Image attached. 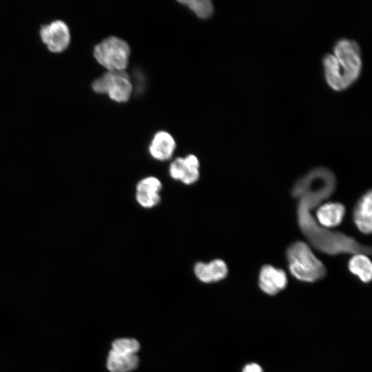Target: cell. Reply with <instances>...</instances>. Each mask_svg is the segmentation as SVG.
Wrapping results in <instances>:
<instances>
[{
  "mask_svg": "<svg viewBox=\"0 0 372 372\" xmlns=\"http://www.w3.org/2000/svg\"><path fill=\"white\" fill-rule=\"evenodd\" d=\"M327 83L335 90H342L351 85L359 76L362 61L360 48L356 41L348 39L338 41L333 54L323 59Z\"/></svg>",
  "mask_w": 372,
  "mask_h": 372,
  "instance_id": "1",
  "label": "cell"
},
{
  "mask_svg": "<svg viewBox=\"0 0 372 372\" xmlns=\"http://www.w3.org/2000/svg\"><path fill=\"white\" fill-rule=\"evenodd\" d=\"M286 259L291 274L298 280L313 282L326 275L324 264L303 241L297 240L289 245L286 250Z\"/></svg>",
  "mask_w": 372,
  "mask_h": 372,
  "instance_id": "2",
  "label": "cell"
},
{
  "mask_svg": "<svg viewBox=\"0 0 372 372\" xmlns=\"http://www.w3.org/2000/svg\"><path fill=\"white\" fill-rule=\"evenodd\" d=\"M130 54L128 43L114 36L105 38L94 48L96 60L107 71H125Z\"/></svg>",
  "mask_w": 372,
  "mask_h": 372,
  "instance_id": "3",
  "label": "cell"
},
{
  "mask_svg": "<svg viewBox=\"0 0 372 372\" xmlns=\"http://www.w3.org/2000/svg\"><path fill=\"white\" fill-rule=\"evenodd\" d=\"M97 93L106 94L118 103L126 102L132 92V84L125 71H107L95 79L92 85Z\"/></svg>",
  "mask_w": 372,
  "mask_h": 372,
  "instance_id": "4",
  "label": "cell"
},
{
  "mask_svg": "<svg viewBox=\"0 0 372 372\" xmlns=\"http://www.w3.org/2000/svg\"><path fill=\"white\" fill-rule=\"evenodd\" d=\"M40 34L48 49L54 52L65 50L70 40L68 26L61 20H56L41 27Z\"/></svg>",
  "mask_w": 372,
  "mask_h": 372,
  "instance_id": "5",
  "label": "cell"
},
{
  "mask_svg": "<svg viewBox=\"0 0 372 372\" xmlns=\"http://www.w3.org/2000/svg\"><path fill=\"white\" fill-rule=\"evenodd\" d=\"M258 285L265 293L273 296L283 290L287 285L285 271L271 265H263L259 272Z\"/></svg>",
  "mask_w": 372,
  "mask_h": 372,
  "instance_id": "6",
  "label": "cell"
},
{
  "mask_svg": "<svg viewBox=\"0 0 372 372\" xmlns=\"http://www.w3.org/2000/svg\"><path fill=\"white\" fill-rule=\"evenodd\" d=\"M372 192L366 191L358 200L353 211V222L358 229L364 234L372 231Z\"/></svg>",
  "mask_w": 372,
  "mask_h": 372,
  "instance_id": "7",
  "label": "cell"
},
{
  "mask_svg": "<svg viewBox=\"0 0 372 372\" xmlns=\"http://www.w3.org/2000/svg\"><path fill=\"white\" fill-rule=\"evenodd\" d=\"M176 149V141L167 132H156L149 146L150 155L156 160L165 161L170 159Z\"/></svg>",
  "mask_w": 372,
  "mask_h": 372,
  "instance_id": "8",
  "label": "cell"
},
{
  "mask_svg": "<svg viewBox=\"0 0 372 372\" xmlns=\"http://www.w3.org/2000/svg\"><path fill=\"white\" fill-rule=\"evenodd\" d=\"M346 211L343 204L338 202H328L320 205L316 211V222L322 228L334 227L339 225Z\"/></svg>",
  "mask_w": 372,
  "mask_h": 372,
  "instance_id": "9",
  "label": "cell"
},
{
  "mask_svg": "<svg viewBox=\"0 0 372 372\" xmlns=\"http://www.w3.org/2000/svg\"><path fill=\"white\" fill-rule=\"evenodd\" d=\"M139 360L136 354H121L112 350L107 359V367L111 372H130L136 369Z\"/></svg>",
  "mask_w": 372,
  "mask_h": 372,
  "instance_id": "10",
  "label": "cell"
},
{
  "mask_svg": "<svg viewBox=\"0 0 372 372\" xmlns=\"http://www.w3.org/2000/svg\"><path fill=\"white\" fill-rule=\"evenodd\" d=\"M348 268L351 273L358 277L364 283H368L372 278V264L364 254H355L349 260Z\"/></svg>",
  "mask_w": 372,
  "mask_h": 372,
  "instance_id": "11",
  "label": "cell"
},
{
  "mask_svg": "<svg viewBox=\"0 0 372 372\" xmlns=\"http://www.w3.org/2000/svg\"><path fill=\"white\" fill-rule=\"evenodd\" d=\"M179 2L186 6L200 19L209 17L214 11L213 4L209 0H187Z\"/></svg>",
  "mask_w": 372,
  "mask_h": 372,
  "instance_id": "12",
  "label": "cell"
},
{
  "mask_svg": "<svg viewBox=\"0 0 372 372\" xmlns=\"http://www.w3.org/2000/svg\"><path fill=\"white\" fill-rule=\"evenodd\" d=\"M140 349L138 342L134 338H120L114 340L112 344V351L121 354H136Z\"/></svg>",
  "mask_w": 372,
  "mask_h": 372,
  "instance_id": "13",
  "label": "cell"
},
{
  "mask_svg": "<svg viewBox=\"0 0 372 372\" xmlns=\"http://www.w3.org/2000/svg\"><path fill=\"white\" fill-rule=\"evenodd\" d=\"M211 282H218L225 278L228 274L226 262L220 258H216L207 262Z\"/></svg>",
  "mask_w": 372,
  "mask_h": 372,
  "instance_id": "14",
  "label": "cell"
},
{
  "mask_svg": "<svg viewBox=\"0 0 372 372\" xmlns=\"http://www.w3.org/2000/svg\"><path fill=\"white\" fill-rule=\"evenodd\" d=\"M162 189L163 184L161 181L154 176L143 178L136 185V192L160 194Z\"/></svg>",
  "mask_w": 372,
  "mask_h": 372,
  "instance_id": "15",
  "label": "cell"
},
{
  "mask_svg": "<svg viewBox=\"0 0 372 372\" xmlns=\"http://www.w3.org/2000/svg\"><path fill=\"white\" fill-rule=\"evenodd\" d=\"M136 200L142 207L150 209L160 203L161 197L160 194L136 192Z\"/></svg>",
  "mask_w": 372,
  "mask_h": 372,
  "instance_id": "16",
  "label": "cell"
},
{
  "mask_svg": "<svg viewBox=\"0 0 372 372\" xmlns=\"http://www.w3.org/2000/svg\"><path fill=\"white\" fill-rule=\"evenodd\" d=\"M186 169L183 157H178L169 165V174L172 178L175 180H180L183 176Z\"/></svg>",
  "mask_w": 372,
  "mask_h": 372,
  "instance_id": "17",
  "label": "cell"
},
{
  "mask_svg": "<svg viewBox=\"0 0 372 372\" xmlns=\"http://www.w3.org/2000/svg\"><path fill=\"white\" fill-rule=\"evenodd\" d=\"M194 271L196 278L201 282L205 283H211L208 265L204 262H197L194 267Z\"/></svg>",
  "mask_w": 372,
  "mask_h": 372,
  "instance_id": "18",
  "label": "cell"
},
{
  "mask_svg": "<svg viewBox=\"0 0 372 372\" xmlns=\"http://www.w3.org/2000/svg\"><path fill=\"white\" fill-rule=\"evenodd\" d=\"M185 165L186 169L180 182L186 185H191L198 180L200 178V169L199 168L189 167L186 164Z\"/></svg>",
  "mask_w": 372,
  "mask_h": 372,
  "instance_id": "19",
  "label": "cell"
},
{
  "mask_svg": "<svg viewBox=\"0 0 372 372\" xmlns=\"http://www.w3.org/2000/svg\"><path fill=\"white\" fill-rule=\"evenodd\" d=\"M184 158L185 164L191 167L200 168V162L196 156L194 154H188Z\"/></svg>",
  "mask_w": 372,
  "mask_h": 372,
  "instance_id": "20",
  "label": "cell"
},
{
  "mask_svg": "<svg viewBox=\"0 0 372 372\" xmlns=\"http://www.w3.org/2000/svg\"><path fill=\"white\" fill-rule=\"evenodd\" d=\"M242 372H262V369L258 364L251 363L247 364Z\"/></svg>",
  "mask_w": 372,
  "mask_h": 372,
  "instance_id": "21",
  "label": "cell"
}]
</instances>
